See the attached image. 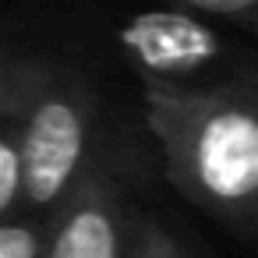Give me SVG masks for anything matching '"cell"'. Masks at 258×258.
<instances>
[{
    "label": "cell",
    "instance_id": "cell-1",
    "mask_svg": "<svg viewBox=\"0 0 258 258\" xmlns=\"http://www.w3.org/2000/svg\"><path fill=\"white\" fill-rule=\"evenodd\" d=\"M163 173L205 216L251 230L258 205V110L247 85L142 82Z\"/></svg>",
    "mask_w": 258,
    "mask_h": 258
},
{
    "label": "cell",
    "instance_id": "cell-2",
    "mask_svg": "<svg viewBox=\"0 0 258 258\" xmlns=\"http://www.w3.org/2000/svg\"><path fill=\"white\" fill-rule=\"evenodd\" d=\"M15 124L22 163V209L46 219L103 149L99 96L92 82L53 60Z\"/></svg>",
    "mask_w": 258,
    "mask_h": 258
},
{
    "label": "cell",
    "instance_id": "cell-3",
    "mask_svg": "<svg viewBox=\"0 0 258 258\" xmlns=\"http://www.w3.org/2000/svg\"><path fill=\"white\" fill-rule=\"evenodd\" d=\"M135 216L127 212L113 152L103 149L75 191L43 219V258H127Z\"/></svg>",
    "mask_w": 258,
    "mask_h": 258
},
{
    "label": "cell",
    "instance_id": "cell-4",
    "mask_svg": "<svg viewBox=\"0 0 258 258\" xmlns=\"http://www.w3.org/2000/svg\"><path fill=\"white\" fill-rule=\"evenodd\" d=\"M124 46L142 68V78L184 85L187 75L219 57L216 32L191 11H145L124 25Z\"/></svg>",
    "mask_w": 258,
    "mask_h": 258
},
{
    "label": "cell",
    "instance_id": "cell-5",
    "mask_svg": "<svg viewBox=\"0 0 258 258\" xmlns=\"http://www.w3.org/2000/svg\"><path fill=\"white\" fill-rule=\"evenodd\" d=\"M53 60L46 57H18L0 46V120H18L36 89L43 85Z\"/></svg>",
    "mask_w": 258,
    "mask_h": 258
},
{
    "label": "cell",
    "instance_id": "cell-6",
    "mask_svg": "<svg viewBox=\"0 0 258 258\" xmlns=\"http://www.w3.org/2000/svg\"><path fill=\"white\" fill-rule=\"evenodd\" d=\"M22 209V163H18V138L15 124L0 120V219L18 216Z\"/></svg>",
    "mask_w": 258,
    "mask_h": 258
},
{
    "label": "cell",
    "instance_id": "cell-7",
    "mask_svg": "<svg viewBox=\"0 0 258 258\" xmlns=\"http://www.w3.org/2000/svg\"><path fill=\"white\" fill-rule=\"evenodd\" d=\"M0 258H43V219L29 212L0 219Z\"/></svg>",
    "mask_w": 258,
    "mask_h": 258
},
{
    "label": "cell",
    "instance_id": "cell-8",
    "mask_svg": "<svg viewBox=\"0 0 258 258\" xmlns=\"http://www.w3.org/2000/svg\"><path fill=\"white\" fill-rule=\"evenodd\" d=\"M127 258H191V251L156 219H135Z\"/></svg>",
    "mask_w": 258,
    "mask_h": 258
},
{
    "label": "cell",
    "instance_id": "cell-9",
    "mask_svg": "<svg viewBox=\"0 0 258 258\" xmlns=\"http://www.w3.org/2000/svg\"><path fill=\"white\" fill-rule=\"evenodd\" d=\"M173 4L198 18H223L237 25H254V11H258V0H173Z\"/></svg>",
    "mask_w": 258,
    "mask_h": 258
}]
</instances>
